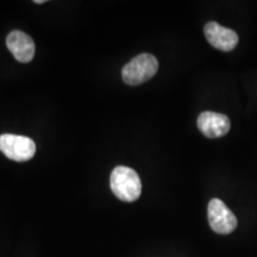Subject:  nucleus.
Here are the masks:
<instances>
[{
  "label": "nucleus",
  "instance_id": "f257e3e1",
  "mask_svg": "<svg viewBox=\"0 0 257 257\" xmlns=\"http://www.w3.org/2000/svg\"><path fill=\"white\" fill-rule=\"evenodd\" d=\"M110 186L115 197L125 202L136 201L142 193V182L136 170L124 166L115 167L111 173Z\"/></svg>",
  "mask_w": 257,
  "mask_h": 257
},
{
  "label": "nucleus",
  "instance_id": "7ed1b4c3",
  "mask_svg": "<svg viewBox=\"0 0 257 257\" xmlns=\"http://www.w3.org/2000/svg\"><path fill=\"white\" fill-rule=\"evenodd\" d=\"M0 152L10 160L25 162L35 156L36 144L27 136L4 134L0 136Z\"/></svg>",
  "mask_w": 257,
  "mask_h": 257
},
{
  "label": "nucleus",
  "instance_id": "f03ea898",
  "mask_svg": "<svg viewBox=\"0 0 257 257\" xmlns=\"http://www.w3.org/2000/svg\"><path fill=\"white\" fill-rule=\"evenodd\" d=\"M159 70V61L152 54H141L124 66L121 78L126 85L137 86L150 80Z\"/></svg>",
  "mask_w": 257,
  "mask_h": 257
},
{
  "label": "nucleus",
  "instance_id": "6e6552de",
  "mask_svg": "<svg viewBox=\"0 0 257 257\" xmlns=\"http://www.w3.org/2000/svg\"><path fill=\"white\" fill-rule=\"evenodd\" d=\"M35 3H36V4H44L46 0H35Z\"/></svg>",
  "mask_w": 257,
  "mask_h": 257
},
{
  "label": "nucleus",
  "instance_id": "20e7f679",
  "mask_svg": "<svg viewBox=\"0 0 257 257\" xmlns=\"http://www.w3.org/2000/svg\"><path fill=\"white\" fill-rule=\"evenodd\" d=\"M207 218L211 229L219 234H229L237 227V218L220 199L208 202Z\"/></svg>",
  "mask_w": 257,
  "mask_h": 257
},
{
  "label": "nucleus",
  "instance_id": "39448f33",
  "mask_svg": "<svg viewBox=\"0 0 257 257\" xmlns=\"http://www.w3.org/2000/svg\"><path fill=\"white\" fill-rule=\"evenodd\" d=\"M204 32L208 43L220 51L227 53V51L233 50L238 44L239 38L237 32L231 30V29L221 27L216 22H210L205 25Z\"/></svg>",
  "mask_w": 257,
  "mask_h": 257
},
{
  "label": "nucleus",
  "instance_id": "423d86ee",
  "mask_svg": "<svg viewBox=\"0 0 257 257\" xmlns=\"http://www.w3.org/2000/svg\"><path fill=\"white\" fill-rule=\"evenodd\" d=\"M198 127L207 138H220L230 131L231 123L227 115L205 111L198 117Z\"/></svg>",
  "mask_w": 257,
  "mask_h": 257
},
{
  "label": "nucleus",
  "instance_id": "0eeeda50",
  "mask_svg": "<svg viewBox=\"0 0 257 257\" xmlns=\"http://www.w3.org/2000/svg\"><path fill=\"white\" fill-rule=\"evenodd\" d=\"M6 46L18 62L28 63L34 59L36 50L35 42L23 31L15 30L10 32L6 38Z\"/></svg>",
  "mask_w": 257,
  "mask_h": 257
}]
</instances>
